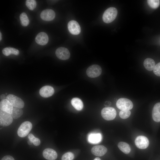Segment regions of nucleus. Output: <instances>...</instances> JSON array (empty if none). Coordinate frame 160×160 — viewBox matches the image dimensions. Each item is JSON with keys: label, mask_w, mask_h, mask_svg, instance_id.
I'll return each instance as SVG.
<instances>
[{"label": "nucleus", "mask_w": 160, "mask_h": 160, "mask_svg": "<svg viewBox=\"0 0 160 160\" xmlns=\"http://www.w3.org/2000/svg\"><path fill=\"white\" fill-rule=\"evenodd\" d=\"M1 160H15V159L12 156L7 155L4 156Z\"/></svg>", "instance_id": "31"}, {"label": "nucleus", "mask_w": 160, "mask_h": 160, "mask_svg": "<svg viewBox=\"0 0 160 160\" xmlns=\"http://www.w3.org/2000/svg\"><path fill=\"white\" fill-rule=\"evenodd\" d=\"M13 108L12 105L7 99L2 100L0 101V110L11 114Z\"/></svg>", "instance_id": "15"}, {"label": "nucleus", "mask_w": 160, "mask_h": 160, "mask_svg": "<svg viewBox=\"0 0 160 160\" xmlns=\"http://www.w3.org/2000/svg\"><path fill=\"white\" fill-rule=\"evenodd\" d=\"M7 93H6V95H7Z\"/></svg>", "instance_id": "36"}, {"label": "nucleus", "mask_w": 160, "mask_h": 160, "mask_svg": "<svg viewBox=\"0 0 160 160\" xmlns=\"http://www.w3.org/2000/svg\"><path fill=\"white\" fill-rule=\"evenodd\" d=\"M131 111L129 110H123L121 111L119 113V116L122 119H125L128 118L130 115Z\"/></svg>", "instance_id": "28"}, {"label": "nucleus", "mask_w": 160, "mask_h": 160, "mask_svg": "<svg viewBox=\"0 0 160 160\" xmlns=\"http://www.w3.org/2000/svg\"><path fill=\"white\" fill-rule=\"evenodd\" d=\"M102 136L100 133H91L89 134L87 137L88 142L92 144H97L102 140Z\"/></svg>", "instance_id": "17"}, {"label": "nucleus", "mask_w": 160, "mask_h": 160, "mask_svg": "<svg viewBox=\"0 0 160 160\" xmlns=\"http://www.w3.org/2000/svg\"><path fill=\"white\" fill-rule=\"evenodd\" d=\"M2 52L3 54L6 56H9L11 54L17 55L19 53L18 50L11 47H7L3 49Z\"/></svg>", "instance_id": "22"}, {"label": "nucleus", "mask_w": 160, "mask_h": 160, "mask_svg": "<svg viewBox=\"0 0 160 160\" xmlns=\"http://www.w3.org/2000/svg\"><path fill=\"white\" fill-rule=\"evenodd\" d=\"M25 4L27 7L31 10H34L36 6V1L35 0H27Z\"/></svg>", "instance_id": "25"}, {"label": "nucleus", "mask_w": 160, "mask_h": 160, "mask_svg": "<svg viewBox=\"0 0 160 160\" xmlns=\"http://www.w3.org/2000/svg\"><path fill=\"white\" fill-rule=\"evenodd\" d=\"M118 146L120 150L125 154H128L131 151L130 146L126 143L119 142L118 144Z\"/></svg>", "instance_id": "21"}, {"label": "nucleus", "mask_w": 160, "mask_h": 160, "mask_svg": "<svg viewBox=\"0 0 160 160\" xmlns=\"http://www.w3.org/2000/svg\"><path fill=\"white\" fill-rule=\"evenodd\" d=\"M153 72L156 76H160V62L155 65Z\"/></svg>", "instance_id": "30"}, {"label": "nucleus", "mask_w": 160, "mask_h": 160, "mask_svg": "<svg viewBox=\"0 0 160 160\" xmlns=\"http://www.w3.org/2000/svg\"><path fill=\"white\" fill-rule=\"evenodd\" d=\"M13 118L10 114L0 110V125L7 126L10 125L13 121Z\"/></svg>", "instance_id": "7"}, {"label": "nucleus", "mask_w": 160, "mask_h": 160, "mask_svg": "<svg viewBox=\"0 0 160 160\" xmlns=\"http://www.w3.org/2000/svg\"><path fill=\"white\" fill-rule=\"evenodd\" d=\"M143 65L146 70L149 71H151L153 70L155 66V63L153 59L149 58H147L144 61Z\"/></svg>", "instance_id": "19"}, {"label": "nucleus", "mask_w": 160, "mask_h": 160, "mask_svg": "<svg viewBox=\"0 0 160 160\" xmlns=\"http://www.w3.org/2000/svg\"><path fill=\"white\" fill-rule=\"evenodd\" d=\"M43 157L48 160H55L57 156L56 151L50 148L45 149L43 152Z\"/></svg>", "instance_id": "14"}, {"label": "nucleus", "mask_w": 160, "mask_h": 160, "mask_svg": "<svg viewBox=\"0 0 160 160\" xmlns=\"http://www.w3.org/2000/svg\"><path fill=\"white\" fill-rule=\"evenodd\" d=\"M28 143L29 145H31L32 144V142L30 140H29L28 141Z\"/></svg>", "instance_id": "33"}, {"label": "nucleus", "mask_w": 160, "mask_h": 160, "mask_svg": "<svg viewBox=\"0 0 160 160\" xmlns=\"http://www.w3.org/2000/svg\"><path fill=\"white\" fill-rule=\"evenodd\" d=\"M68 27L69 32L73 35H78L80 32V26L77 22L74 20L70 21L68 25Z\"/></svg>", "instance_id": "10"}, {"label": "nucleus", "mask_w": 160, "mask_h": 160, "mask_svg": "<svg viewBox=\"0 0 160 160\" xmlns=\"http://www.w3.org/2000/svg\"><path fill=\"white\" fill-rule=\"evenodd\" d=\"M103 118L105 120L110 121L114 119L116 115L115 109L112 107H106L103 108L101 111Z\"/></svg>", "instance_id": "3"}, {"label": "nucleus", "mask_w": 160, "mask_h": 160, "mask_svg": "<svg viewBox=\"0 0 160 160\" xmlns=\"http://www.w3.org/2000/svg\"><path fill=\"white\" fill-rule=\"evenodd\" d=\"M74 157L73 154L71 152H67L62 157L61 160H73Z\"/></svg>", "instance_id": "29"}, {"label": "nucleus", "mask_w": 160, "mask_h": 160, "mask_svg": "<svg viewBox=\"0 0 160 160\" xmlns=\"http://www.w3.org/2000/svg\"><path fill=\"white\" fill-rule=\"evenodd\" d=\"M147 2L149 6L153 9L157 8L160 4V1L159 0H148Z\"/></svg>", "instance_id": "26"}, {"label": "nucleus", "mask_w": 160, "mask_h": 160, "mask_svg": "<svg viewBox=\"0 0 160 160\" xmlns=\"http://www.w3.org/2000/svg\"><path fill=\"white\" fill-rule=\"evenodd\" d=\"M55 12L51 9H46L43 10L41 13L40 17L43 20L46 21L52 20L55 17Z\"/></svg>", "instance_id": "11"}, {"label": "nucleus", "mask_w": 160, "mask_h": 160, "mask_svg": "<svg viewBox=\"0 0 160 160\" xmlns=\"http://www.w3.org/2000/svg\"><path fill=\"white\" fill-rule=\"evenodd\" d=\"M149 141L148 138L143 136L140 135L137 137L135 140L136 146L140 149L147 148L149 145Z\"/></svg>", "instance_id": "8"}, {"label": "nucleus", "mask_w": 160, "mask_h": 160, "mask_svg": "<svg viewBox=\"0 0 160 160\" xmlns=\"http://www.w3.org/2000/svg\"><path fill=\"white\" fill-rule=\"evenodd\" d=\"M55 54L58 58L63 60L68 59L70 55L68 49L63 47L58 48L56 50Z\"/></svg>", "instance_id": "9"}, {"label": "nucleus", "mask_w": 160, "mask_h": 160, "mask_svg": "<svg viewBox=\"0 0 160 160\" xmlns=\"http://www.w3.org/2000/svg\"><path fill=\"white\" fill-rule=\"evenodd\" d=\"M32 127L31 123L29 121H25L21 124L17 131L18 135L23 137L26 136L31 129Z\"/></svg>", "instance_id": "2"}, {"label": "nucleus", "mask_w": 160, "mask_h": 160, "mask_svg": "<svg viewBox=\"0 0 160 160\" xmlns=\"http://www.w3.org/2000/svg\"><path fill=\"white\" fill-rule=\"evenodd\" d=\"M21 24L23 26H27L29 23V19L25 12L22 13L20 16Z\"/></svg>", "instance_id": "24"}, {"label": "nucleus", "mask_w": 160, "mask_h": 160, "mask_svg": "<svg viewBox=\"0 0 160 160\" xmlns=\"http://www.w3.org/2000/svg\"><path fill=\"white\" fill-rule=\"evenodd\" d=\"M116 106L118 109L121 110H130L132 108L133 105L130 100L126 98H121L117 101Z\"/></svg>", "instance_id": "4"}, {"label": "nucleus", "mask_w": 160, "mask_h": 160, "mask_svg": "<svg viewBox=\"0 0 160 160\" xmlns=\"http://www.w3.org/2000/svg\"><path fill=\"white\" fill-rule=\"evenodd\" d=\"M49 38L45 32H41L39 33L35 38L36 42L39 44L44 45L48 43Z\"/></svg>", "instance_id": "16"}, {"label": "nucleus", "mask_w": 160, "mask_h": 160, "mask_svg": "<svg viewBox=\"0 0 160 160\" xmlns=\"http://www.w3.org/2000/svg\"><path fill=\"white\" fill-rule=\"evenodd\" d=\"M0 99H1V100L6 99V97L5 95L4 94H2L1 95Z\"/></svg>", "instance_id": "32"}, {"label": "nucleus", "mask_w": 160, "mask_h": 160, "mask_svg": "<svg viewBox=\"0 0 160 160\" xmlns=\"http://www.w3.org/2000/svg\"><path fill=\"white\" fill-rule=\"evenodd\" d=\"M1 32H0V40L1 41Z\"/></svg>", "instance_id": "35"}, {"label": "nucleus", "mask_w": 160, "mask_h": 160, "mask_svg": "<svg viewBox=\"0 0 160 160\" xmlns=\"http://www.w3.org/2000/svg\"><path fill=\"white\" fill-rule=\"evenodd\" d=\"M40 95L44 97H48L52 96L54 93V88L51 86H45L41 87L39 92Z\"/></svg>", "instance_id": "12"}, {"label": "nucleus", "mask_w": 160, "mask_h": 160, "mask_svg": "<svg viewBox=\"0 0 160 160\" xmlns=\"http://www.w3.org/2000/svg\"><path fill=\"white\" fill-rule=\"evenodd\" d=\"M23 114V111L19 108L13 107L11 115L13 118L17 119L20 117Z\"/></svg>", "instance_id": "23"}, {"label": "nucleus", "mask_w": 160, "mask_h": 160, "mask_svg": "<svg viewBox=\"0 0 160 160\" xmlns=\"http://www.w3.org/2000/svg\"><path fill=\"white\" fill-rule=\"evenodd\" d=\"M153 120L156 122H160V102L156 103L154 106L152 112Z\"/></svg>", "instance_id": "18"}, {"label": "nucleus", "mask_w": 160, "mask_h": 160, "mask_svg": "<svg viewBox=\"0 0 160 160\" xmlns=\"http://www.w3.org/2000/svg\"><path fill=\"white\" fill-rule=\"evenodd\" d=\"M118 13L116 9L114 7L108 8L104 12L102 18L104 22L108 23L113 21L116 18Z\"/></svg>", "instance_id": "1"}, {"label": "nucleus", "mask_w": 160, "mask_h": 160, "mask_svg": "<svg viewBox=\"0 0 160 160\" xmlns=\"http://www.w3.org/2000/svg\"><path fill=\"white\" fill-rule=\"evenodd\" d=\"M92 153L94 155L101 156L104 155L107 151V149L102 145H97L93 147L91 149Z\"/></svg>", "instance_id": "13"}, {"label": "nucleus", "mask_w": 160, "mask_h": 160, "mask_svg": "<svg viewBox=\"0 0 160 160\" xmlns=\"http://www.w3.org/2000/svg\"><path fill=\"white\" fill-rule=\"evenodd\" d=\"M94 160H101L100 158L98 157H97L95 158Z\"/></svg>", "instance_id": "34"}, {"label": "nucleus", "mask_w": 160, "mask_h": 160, "mask_svg": "<svg viewBox=\"0 0 160 160\" xmlns=\"http://www.w3.org/2000/svg\"><path fill=\"white\" fill-rule=\"evenodd\" d=\"M102 69L97 65H93L89 67L86 71V73L88 76L90 78L97 77L101 74Z\"/></svg>", "instance_id": "6"}, {"label": "nucleus", "mask_w": 160, "mask_h": 160, "mask_svg": "<svg viewBox=\"0 0 160 160\" xmlns=\"http://www.w3.org/2000/svg\"><path fill=\"white\" fill-rule=\"evenodd\" d=\"M72 106L77 110L80 111L82 109L83 104L81 100L77 97L73 98L71 101Z\"/></svg>", "instance_id": "20"}, {"label": "nucleus", "mask_w": 160, "mask_h": 160, "mask_svg": "<svg viewBox=\"0 0 160 160\" xmlns=\"http://www.w3.org/2000/svg\"><path fill=\"white\" fill-rule=\"evenodd\" d=\"M6 99L12 104L13 107L23 108L24 106L23 101L20 97L12 94H9Z\"/></svg>", "instance_id": "5"}, {"label": "nucleus", "mask_w": 160, "mask_h": 160, "mask_svg": "<svg viewBox=\"0 0 160 160\" xmlns=\"http://www.w3.org/2000/svg\"><path fill=\"white\" fill-rule=\"evenodd\" d=\"M28 138L35 146H38L40 143V140L39 139L36 137L32 134H30L28 135Z\"/></svg>", "instance_id": "27"}]
</instances>
